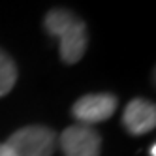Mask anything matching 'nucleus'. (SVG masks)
Returning a JSON list of instances; mask_svg holds the SVG:
<instances>
[{
  "mask_svg": "<svg viewBox=\"0 0 156 156\" xmlns=\"http://www.w3.org/2000/svg\"><path fill=\"white\" fill-rule=\"evenodd\" d=\"M43 28L58 40V51L64 64H77L88 45V30L81 17L64 8H55L43 17Z\"/></svg>",
  "mask_w": 156,
  "mask_h": 156,
  "instance_id": "1",
  "label": "nucleus"
},
{
  "mask_svg": "<svg viewBox=\"0 0 156 156\" xmlns=\"http://www.w3.org/2000/svg\"><path fill=\"white\" fill-rule=\"evenodd\" d=\"M57 137V132L49 126L30 124L13 132L6 139V145L15 156H53Z\"/></svg>",
  "mask_w": 156,
  "mask_h": 156,
  "instance_id": "2",
  "label": "nucleus"
},
{
  "mask_svg": "<svg viewBox=\"0 0 156 156\" xmlns=\"http://www.w3.org/2000/svg\"><path fill=\"white\" fill-rule=\"evenodd\" d=\"M64 156H100L102 136L92 126L72 124L57 137Z\"/></svg>",
  "mask_w": 156,
  "mask_h": 156,
  "instance_id": "3",
  "label": "nucleus"
},
{
  "mask_svg": "<svg viewBox=\"0 0 156 156\" xmlns=\"http://www.w3.org/2000/svg\"><path fill=\"white\" fill-rule=\"evenodd\" d=\"M119 100L115 94L98 92V94H85L72 105V117L79 120V124L92 126L96 122H104L113 117L117 111Z\"/></svg>",
  "mask_w": 156,
  "mask_h": 156,
  "instance_id": "4",
  "label": "nucleus"
},
{
  "mask_svg": "<svg viewBox=\"0 0 156 156\" xmlns=\"http://www.w3.org/2000/svg\"><path fill=\"white\" fill-rule=\"evenodd\" d=\"M122 124L132 136H143L156 126V107L145 98H133L122 113Z\"/></svg>",
  "mask_w": 156,
  "mask_h": 156,
  "instance_id": "5",
  "label": "nucleus"
},
{
  "mask_svg": "<svg viewBox=\"0 0 156 156\" xmlns=\"http://www.w3.org/2000/svg\"><path fill=\"white\" fill-rule=\"evenodd\" d=\"M17 83V66L9 55L0 49V98H4Z\"/></svg>",
  "mask_w": 156,
  "mask_h": 156,
  "instance_id": "6",
  "label": "nucleus"
},
{
  "mask_svg": "<svg viewBox=\"0 0 156 156\" xmlns=\"http://www.w3.org/2000/svg\"><path fill=\"white\" fill-rule=\"evenodd\" d=\"M0 156H15V154L12 152V149L6 143H0Z\"/></svg>",
  "mask_w": 156,
  "mask_h": 156,
  "instance_id": "7",
  "label": "nucleus"
},
{
  "mask_svg": "<svg viewBox=\"0 0 156 156\" xmlns=\"http://www.w3.org/2000/svg\"><path fill=\"white\" fill-rule=\"evenodd\" d=\"M151 156H156V147L154 145H151Z\"/></svg>",
  "mask_w": 156,
  "mask_h": 156,
  "instance_id": "8",
  "label": "nucleus"
}]
</instances>
